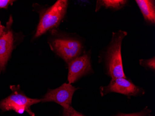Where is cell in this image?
I'll list each match as a JSON object with an SVG mask.
<instances>
[{"label":"cell","instance_id":"cell-1","mask_svg":"<svg viewBox=\"0 0 155 116\" xmlns=\"http://www.w3.org/2000/svg\"><path fill=\"white\" fill-rule=\"evenodd\" d=\"M127 35V32L122 30L112 34L105 56L107 74L112 79L126 78L123 66L121 45L123 40Z\"/></svg>","mask_w":155,"mask_h":116},{"label":"cell","instance_id":"cell-2","mask_svg":"<svg viewBox=\"0 0 155 116\" xmlns=\"http://www.w3.org/2000/svg\"><path fill=\"white\" fill-rule=\"evenodd\" d=\"M68 3L67 0H59L41 13L34 38L39 37L60 25L67 13Z\"/></svg>","mask_w":155,"mask_h":116},{"label":"cell","instance_id":"cell-3","mask_svg":"<svg viewBox=\"0 0 155 116\" xmlns=\"http://www.w3.org/2000/svg\"><path fill=\"white\" fill-rule=\"evenodd\" d=\"M12 92L9 96L0 102V109L2 111H14L18 114H23L25 111L31 116H35L31 110L33 104L41 102V99L27 97L21 92L19 86H10Z\"/></svg>","mask_w":155,"mask_h":116},{"label":"cell","instance_id":"cell-4","mask_svg":"<svg viewBox=\"0 0 155 116\" xmlns=\"http://www.w3.org/2000/svg\"><path fill=\"white\" fill-rule=\"evenodd\" d=\"M51 47L56 54L68 63L78 57L82 49L81 42L74 39H55Z\"/></svg>","mask_w":155,"mask_h":116},{"label":"cell","instance_id":"cell-5","mask_svg":"<svg viewBox=\"0 0 155 116\" xmlns=\"http://www.w3.org/2000/svg\"><path fill=\"white\" fill-rule=\"evenodd\" d=\"M78 89L70 84L64 83L58 88L49 89L41 102H54L66 109L71 106L73 95Z\"/></svg>","mask_w":155,"mask_h":116},{"label":"cell","instance_id":"cell-6","mask_svg":"<svg viewBox=\"0 0 155 116\" xmlns=\"http://www.w3.org/2000/svg\"><path fill=\"white\" fill-rule=\"evenodd\" d=\"M141 89L135 85L126 78H120L112 79L109 85L101 88L102 95L110 92H116L127 96L137 95Z\"/></svg>","mask_w":155,"mask_h":116},{"label":"cell","instance_id":"cell-7","mask_svg":"<svg viewBox=\"0 0 155 116\" xmlns=\"http://www.w3.org/2000/svg\"><path fill=\"white\" fill-rule=\"evenodd\" d=\"M12 22L11 16L7 23L6 32L0 37V74L5 70L14 48V36L11 30Z\"/></svg>","mask_w":155,"mask_h":116},{"label":"cell","instance_id":"cell-8","mask_svg":"<svg viewBox=\"0 0 155 116\" xmlns=\"http://www.w3.org/2000/svg\"><path fill=\"white\" fill-rule=\"evenodd\" d=\"M68 81L71 84L91 70L90 57L87 54L77 57L68 63Z\"/></svg>","mask_w":155,"mask_h":116},{"label":"cell","instance_id":"cell-9","mask_svg":"<svg viewBox=\"0 0 155 116\" xmlns=\"http://www.w3.org/2000/svg\"><path fill=\"white\" fill-rule=\"evenodd\" d=\"M135 1L140 8L145 22L149 24L155 25V1L136 0Z\"/></svg>","mask_w":155,"mask_h":116},{"label":"cell","instance_id":"cell-10","mask_svg":"<svg viewBox=\"0 0 155 116\" xmlns=\"http://www.w3.org/2000/svg\"><path fill=\"white\" fill-rule=\"evenodd\" d=\"M127 2V1L125 0H98L97 1L95 11L97 12L102 7L115 10H119L124 7Z\"/></svg>","mask_w":155,"mask_h":116},{"label":"cell","instance_id":"cell-11","mask_svg":"<svg viewBox=\"0 0 155 116\" xmlns=\"http://www.w3.org/2000/svg\"><path fill=\"white\" fill-rule=\"evenodd\" d=\"M139 62L141 66L150 68L154 70H155V58L154 57L151 59H147V60H140Z\"/></svg>","mask_w":155,"mask_h":116},{"label":"cell","instance_id":"cell-12","mask_svg":"<svg viewBox=\"0 0 155 116\" xmlns=\"http://www.w3.org/2000/svg\"><path fill=\"white\" fill-rule=\"evenodd\" d=\"M63 116H85L74 109L72 106L63 110Z\"/></svg>","mask_w":155,"mask_h":116},{"label":"cell","instance_id":"cell-13","mask_svg":"<svg viewBox=\"0 0 155 116\" xmlns=\"http://www.w3.org/2000/svg\"><path fill=\"white\" fill-rule=\"evenodd\" d=\"M149 111L144 110L141 112L138 113H132V114H121L116 116H148Z\"/></svg>","mask_w":155,"mask_h":116},{"label":"cell","instance_id":"cell-14","mask_svg":"<svg viewBox=\"0 0 155 116\" xmlns=\"http://www.w3.org/2000/svg\"><path fill=\"white\" fill-rule=\"evenodd\" d=\"M15 1L0 0V8H8L9 5H13Z\"/></svg>","mask_w":155,"mask_h":116},{"label":"cell","instance_id":"cell-15","mask_svg":"<svg viewBox=\"0 0 155 116\" xmlns=\"http://www.w3.org/2000/svg\"><path fill=\"white\" fill-rule=\"evenodd\" d=\"M6 31V27H4V26L2 25L1 22L0 21V37H1L3 35Z\"/></svg>","mask_w":155,"mask_h":116}]
</instances>
